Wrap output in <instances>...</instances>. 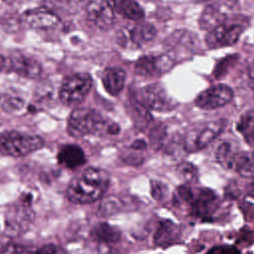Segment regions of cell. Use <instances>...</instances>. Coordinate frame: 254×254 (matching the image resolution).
<instances>
[{
  "label": "cell",
  "instance_id": "obj_24",
  "mask_svg": "<svg viewBox=\"0 0 254 254\" xmlns=\"http://www.w3.org/2000/svg\"><path fill=\"white\" fill-rule=\"evenodd\" d=\"M236 129L243 136L245 142L254 147V110H249L241 115Z\"/></svg>",
  "mask_w": 254,
  "mask_h": 254
},
{
  "label": "cell",
  "instance_id": "obj_11",
  "mask_svg": "<svg viewBox=\"0 0 254 254\" xmlns=\"http://www.w3.org/2000/svg\"><path fill=\"white\" fill-rule=\"evenodd\" d=\"M88 20L98 29L107 31L115 23V10L108 0H91L86 6Z\"/></svg>",
  "mask_w": 254,
  "mask_h": 254
},
{
  "label": "cell",
  "instance_id": "obj_16",
  "mask_svg": "<svg viewBox=\"0 0 254 254\" xmlns=\"http://www.w3.org/2000/svg\"><path fill=\"white\" fill-rule=\"evenodd\" d=\"M22 21L28 27L38 30H50L60 24V19L54 11L49 8H35L24 12Z\"/></svg>",
  "mask_w": 254,
  "mask_h": 254
},
{
  "label": "cell",
  "instance_id": "obj_32",
  "mask_svg": "<svg viewBox=\"0 0 254 254\" xmlns=\"http://www.w3.org/2000/svg\"><path fill=\"white\" fill-rule=\"evenodd\" d=\"M206 254H240V251L232 245H218L210 248Z\"/></svg>",
  "mask_w": 254,
  "mask_h": 254
},
{
  "label": "cell",
  "instance_id": "obj_8",
  "mask_svg": "<svg viewBox=\"0 0 254 254\" xmlns=\"http://www.w3.org/2000/svg\"><path fill=\"white\" fill-rule=\"evenodd\" d=\"M157 34L156 28L149 23H136L118 31L117 42L122 47L140 48L151 42Z\"/></svg>",
  "mask_w": 254,
  "mask_h": 254
},
{
  "label": "cell",
  "instance_id": "obj_13",
  "mask_svg": "<svg viewBox=\"0 0 254 254\" xmlns=\"http://www.w3.org/2000/svg\"><path fill=\"white\" fill-rule=\"evenodd\" d=\"M174 59L169 55L144 56L135 64V72L145 77H155L168 71L174 64Z\"/></svg>",
  "mask_w": 254,
  "mask_h": 254
},
{
  "label": "cell",
  "instance_id": "obj_3",
  "mask_svg": "<svg viewBox=\"0 0 254 254\" xmlns=\"http://www.w3.org/2000/svg\"><path fill=\"white\" fill-rule=\"evenodd\" d=\"M187 204L190 214L201 221H213V213L218 207L215 192L205 188L192 189L190 186H180L174 195V204Z\"/></svg>",
  "mask_w": 254,
  "mask_h": 254
},
{
  "label": "cell",
  "instance_id": "obj_37",
  "mask_svg": "<svg viewBox=\"0 0 254 254\" xmlns=\"http://www.w3.org/2000/svg\"><path fill=\"white\" fill-rule=\"evenodd\" d=\"M248 73H249V76L250 78L254 81V60L252 61V63L250 64L249 65V68H248Z\"/></svg>",
  "mask_w": 254,
  "mask_h": 254
},
{
  "label": "cell",
  "instance_id": "obj_36",
  "mask_svg": "<svg viewBox=\"0 0 254 254\" xmlns=\"http://www.w3.org/2000/svg\"><path fill=\"white\" fill-rule=\"evenodd\" d=\"M246 193H247L249 196H251V197L254 198V181L250 182V183L246 186Z\"/></svg>",
  "mask_w": 254,
  "mask_h": 254
},
{
  "label": "cell",
  "instance_id": "obj_27",
  "mask_svg": "<svg viewBox=\"0 0 254 254\" xmlns=\"http://www.w3.org/2000/svg\"><path fill=\"white\" fill-rule=\"evenodd\" d=\"M24 100L14 94H4L0 98V106L1 108L8 112L13 113L16 111H19L24 106Z\"/></svg>",
  "mask_w": 254,
  "mask_h": 254
},
{
  "label": "cell",
  "instance_id": "obj_25",
  "mask_svg": "<svg viewBox=\"0 0 254 254\" xmlns=\"http://www.w3.org/2000/svg\"><path fill=\"white\" fill-rule=\"evenodd\" d=\"M49 9L71 14L76 12L82 5L84 0H44Z\"/></svg>",
  "mask_w": 254,
  "mask_h": 254
},
{
  "label": "cell",
  "instance_id": "obj_28",
  "mask_svg": "<svg viewBox=\"0 0 254 254\" xmlns=\"http://www.w3.org/2000/svg\"><path fill=\"white\" fill-rule=\"evenodd\" d=\"M178 174L186 183H195L197 181V170L189 162H183L178 166Z\"/></svg>",
  "mask_w": 254,
  "mask_h": 254
},
{
  "label": "cell",
  "instance_id": "obj_18",
  "mask_svg": "<svg viewBox=\"0 0 254 254\" xmlns=\"http://www.w3.org/2000/svg\"><path fill=\"white\" fill-rule=\"evenodd\" d=\"M90 238L100 246L109 247L120 240L121 233L115 226H112L107 222H100L95 224L90 230Z\"/></svg>",
  "mask_w": 254,
  "mask_h": 254
},
{
  "label": "cell",
  "instance_id": "obj_33",
  "mask_svg": "<svg viewBox=\"0 0 254 254\" xmlns=\"http://www.w3.org/2000/svg\"><path fill=\"white\" fill-rule=\"evenodd\" d=\"M32 254H64V252L59 246L54 244H48L39 248Z\"/></svg>",
  "mask_w": 254,
  "mask_h": 254
},
{
  "label": "cell",
  "instance_id": "obj_30",
  "mask_svg": "<svg viewBox=\"0 0 254 254\" xmlns=\"http://www.w3.org/2000/svg\"><path fill=\"white\" fill-rule=\"evenodd\" d=\"M166 128L163 125H158L153 128L150 134V142L155 149H159L166 138Z\"/></svg>",
  "mask_w": 254,
  "mask_h": 254
},
{
  "label": "cell",
  "instance_id": "obj_22",
  "mask_svg": "<svg viewBox=\"0 0 254 254\" xmlns=\"http://www.w3.org/2000/svg\"><path fill=\"white\" fill-rule=\"evenodd\" d=\"M111 4L118 14L132 21L144 18V11L135 0H111Z\"/></svg>",
  "mask_w": 254,
  "mask_h": 254
},
{
  "label": "cell",
  "instance_id": "obj_4",
  "mask_svg": "<svg viewBox=\"0 0 254 254\" xmlns=\"http://www.w3.org/2000/svg\"><path fill=\"white\" fill-rule=\"evenodd\" d=\"M33 198L32 193L24 192L9 204L4 214L5 233L7 235L17 236L29 229L35 217Z\"/></svg>",
  "mask_w": 254,
  "mask_h": 254
},
{
  "label": "cell",
  "instance_id": "obj_14",
  "mask_svg": "<svg viewBox=\"0 0 254 254\" xmlns=\"http://www.w3.org/2000/svg\"><path fill=\"white\" fill-rule=\"evenodd\" d=\"M232 10L233 4L229 0H221L205 7L198 20L199 27L207 32L214 29L226 22Z\"/></svg>",
  "mask_w": 254,
  "mask_h": 254
},
{
  "label": "cell",
  "instance_id": "obj_12",
  "mask_svg": "<svg viewBox=\"0 0 254 254\" xmlns=\"http://www.w3.org/2000/svg\"><path fill=\"white\" fill-rule=\"evenodd\" d=\"M243 30L244 27L240 24H226L224 22L208 31L205 41L209 48L229 47L237 43Z\"/></svg>",
  "mask_w": 254,
  "mask_h": 254
},
{
  "label": "cell",
  "instance_id": "obj_19",
  "mask_svg": "<svg viewBox=\"0 0 254 254\" xmlns=\"http://www.w3.org/2000/svg\"><path fill=\"white\" fill-rule=\"evenodd\" d=\"M101 80L105 90L115 96L122 91L125 85L126 72L123 68L118 66L107 67L101 74Z\"/></svg>",
  "mask_w": 254,
  "mask_h": 254
},
{
  "label": "cell",
  "instance_id": "obj_7",
  "mask_svg": "<svg viewBox=\"0 0 254 254\" xmlns=\"http://www.w3.org/2000/svg\"><path fill=\"white\" fill-rule=\"evenodd\" d=\"M224 127L225 121L217 120L191 129L184 138V149L191 153L205 148L223 131Z\"/></svg>",
  "mask_w": 254,
  "mask_h": 254
},
{
  "label": "cell",
  "instance_id": "obj_9",
  "mask_svg": "<svg viewBox=\"0 0 254 254\" xmlns=\"http://www.w3.org/2000/svg\"><path fill=\"white\" fill-rule=\"evenodd\" d=\"M138 102L148 110L155 111H170L177 105L160 83H152L140 89Z\"/></svg>",
  "mask_w": 254,
  "mask_h": 254
},
{
  "label": "cell",
  "instance_id": "obj_15",
  "mask_svg": "<svg viewBox=\"0 0 254 254\" xmlns=\"http://www.w3.org/2000/svg\"><path fill=\"white\" fill-rule=\"evenodd\" d=\"M7 71H14L24 77L36 78L41 74L42 66L35 58L15 52L7 56Z\"/></svg>",
  "mask_w": 254,
  "mask_h": 254
},
{
  "label": "cell",
  "instance_id": "obj_23",
  "mask_svg": "<svg viewBox=\"0 0 254 254\" xmlns=\"http://www.w3.org/2000/svg\"><path fill=\"white\" fill-rule=\"evenodd\" d=\"M170 41L172 47H175L174 49L177 51L184 50L191 54L196 47V38L189 31H178L174 33Z\"/></svg>",
  "mask_w": 254,
  "mask_h": 254
},
{
  "label": "cell",
  "instance_id": "obj_26",
  "mask_svg": "<svg viewBox=\"0 0 254 254\" xmlns=\"http://www.w3.org/2000/svg\"><path fill=\"white\" fill-rule=\"evenodd\" d=\"M235 152L232 143L228 140H224L220 142L215 149V160L222 168L228 170L230 160Z\"/></svg>",
  "mask_w": 254,
  "mask_h": 254
},
{
  "label": "cell",
  "instance_id": "obj_6",
  "mask_svg": "<svg viewBox=\"0 0 254 254\" xmlns=\"http://www.w3.org/2000/svg\"><path fill=\"white\" fill-rule=\"evenodd\" d=\"M92 86V79L88 73H74L64 78L59 96L61 101L69 106L81 103L89 93Z\"/></svg>",
  "mask_w": 254,
  "mask_h": 254
},
{
  "label": "cell",
  "instance_id": "obj_5",
  "mask_svg": "<svg viewBox=\"0 0 254 254\" xmlns=\"http://www.w3.org/2000/svg\"><path fill=\"white\" fill-rule=\"evenodd\" d=\"M44 140L38 135L15 130L0 133V154L11 157H23L40 150Z\"/></svg>",
  "mask_w": 254,
  "mask_h": 254
},
{
  "label": "cell",
  "instance_id": "obj_31",
  "mask_svg": "<svg viewBox=\"0 0 254 254\" xmlns=\"http://www.w3.org/2000/svg\"><path fill=\"white\" fill-rule=\"evenodd\" d=\"M168 192V188L160 181H151V194L154 199L160 201L163 200Z\"/></svg>",
  "mask_w": 254,
  "mask_h": 254
},
{
  "label": "cell",
  "instance_id": "obj_21",
  "mask_svg": "<svg viewBox=\"0 0 254 254\" xmlns=\"http://www.w3.org/2000/svg\"><path fill=\"white\" fill-rule=\"evenodd\" d=\"M228 170H234L244 178L252 177L254 174V153L235 152L230 160Z\"/></svg>",
  "mask_w": 254,
  "mask_h": 254
},
{
  "label": "cell",
  "instance_id": "obj_35",
  "mask_svg": "<svg viewBox=\"0 0 254 254\" xmlns=\"http://www.w3.org/2000/svg\"><path fill=\"white\" fill-rule=\"evenodd\" d=\"M7 71V56L0 55V72Z\"/></svg>",
  "mask_w": 254,
  "mask_h": 254
},
{
  "label": "cell",
  "instance_id": "obj_20",
  "mask_svg": "<svg viewBox=\"0 0 254 254\" xmlns=\"http://www.w3.org/2000/svg\"><path fill=\"white\" fill-rule=\"evenodd\" d=\"M179 239V227L173 221L169 219H162L159 221V224L154 234L155 245L167 247L174 243H177Z\"/></svg>",
  "mask_w": 254,
  "mask_h": 254
},
{
  "label": "cell",
  "instance_id": "obj_29",
  "mask_svg": "<svg viewBox=\"0 0 254 254\" xmlns=\"http://www.w3.org/2000/svg\"><path fill=\"white\" fill-rule=\"evenodd\" d=\"M239 59L238 55H229L227 57H225L224 59H222L214 67L213 69V75L216 78H220L222 76H224L228 70L229 67H231Z\"/></svg>",
  "mask_w": 254,
  "mask_h": 254
},
{
  "label": "cell",
  "instance_id": "obj_10",
  "mask_svg": "<svg viewBox=\"0 0 254 254\" xmlns=\"http://www.w3.org/2000/svg\"><path fill=\"white\" fill-rule=\"evenodd\" d=\"M233 98V90L226 84L212 85L200 92L194 103L197 107L206 110H212L228 104Z\"/></svg>",
  "mask_w": 254,
  "mask_h": 254
},
{
  "label": "cell",
  "instance_id": "obj_2",
  "mask_svg": "<svg viewBox=\"0 0 254 254\" xmlns=\"http://www.w3.org/2000/svg\"><path fill=\"white\" fill-rule=\"evenodd\" d=\"M66 130L70 136L80 139L103 134L117 135L120 132V127L114 122H109L97 110L76 108L67 119Z\"/></svg>",
  "mask_w": 254,
  "mask_h": 254
},
{
  "label": "cell",
  "instance_id": "obj_34",
  "mask_svg": "<svg viewBox=\"0 0 254 254\" xmlns=\"http://www.w3.org/2000/svg\"><path fill=\"white\" fill-rule=\"evenodd\" d=\"M25 250L17 245H8L4 250L3 254H24Z\"/></svg>",
  "mask_w": 254,
  "mask_h": 254
},
{
  "label": "cell",
  "instance_id": "obj_17",
  "mask_svg": "<svg viewBox=\"0 0 254 254\" xmlns=\"http://www.w3.org/2000/svg\"><path fill=\"white\" fill-rule=\"evenodd\" d=\"M58 162L66 169H76L86 162L83 150L73 144L63 146L57 155Z\"/></svg>",
  "mask_w": 254,
  "mask_h": 254
},
{
  "label": "cell",
  "instance_id": "obj_1",
  "mask_svg": "<svg viewBox=\"0 0 254 254\" xmlns=\"http://www.w3.org/2000/svg\"><path fill=\"white\" fill-rule=\"evenodd\" d=\"M110 181L106 170L88 167L74 176L66 189V197L73 203H90L106 191Z\"/></svg>",
  "mask_w": 254,
  "mask_h": 254
}]
</instances>
